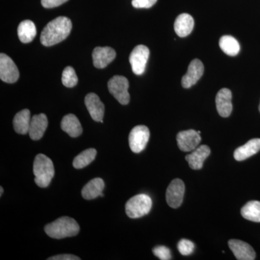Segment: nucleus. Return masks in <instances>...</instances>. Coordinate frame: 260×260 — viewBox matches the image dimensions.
<instances>
[{
  "label": "nucleus",
  "instance_id": "nucleus-1",
  "mask_svg": "<svg viewBox=\"0 0 260 260\" xmlns=\"http://www.w3.org/2000/svg\"><path fill=\"white\" fill-rule=\"evenodd\" d=\"M73 28L70 19L67 17H58L51 20L43 29L40 41L45 47H51L64 41L70 35Z\"/></svg>",
  "mask_w": 260,
  "mask_h": 260
},
{
  "label": "nucleus",
  "instance_id": "nucleus-2",
  "mask_svg": "<svg viewBox=\"0 0 260 260\" xmlns=\"http://www.w3.org/2000/svg\"><path fill=\"white\" fill-rule=\"evenodd\" d=\"M46 234L55 239L75 237L80 232V226L76 220L70 217L63 216L56 219L44 228Z\"/></svg>",
  "mask_w": 260,
  "mask_h": 260
},
{
  "label": "nucleus",
  "instance_id": "nucleus-3",
  "mask_svg": "<svg viewBox=\"0 0 260 260\" xmlns=\"http://www.w3.org/2000/svg\"><path fill=\"white\" fill-rule=\"evenodd\" d=\"M54 173L52 160L44 154H38L34 162V174L37 185L41 188L47 187L54 177Z\"/></svg>",
  "mask_w": 260,
  "mask_h": 260
},
{
  "label": "nucleus",
  "instance_id": "nucleus-4",
  "mask_svg": "<svg viewBox=\"0 0 260 260\" xmlns=\"http://www.w3.org/2000/svg\"><path fill=\"white\" fill-rule=\"evenodd\" d=\"M151 198L148 195L140 194L135 195L126 202L125 210L130 218H139L150 213L151 210Z\"/></svg>",
  "mask_w": 260,
  "mask_h": 260
},
{
  "label": "nucleus",
  "instance_id": "nucleus-5",
  "mask_svg": "<svg viewBox=\"0 0 260 260\" xmlns=\"http://www.w3.org/2000/svg\"><path fill=\"white\" fill-rule=\"evenodd\" d=\"M108 88L113 96L122 105L129 104L130 95L129 89V81L125 77L120 75H115L109 80L108 83Z\"/></svg>",
  "mask_w": 260,
  "mask_h": 260
},
{
  "label": "nucleus",
  "instance_id": "nucleus-6",
  "mask_svg": "<svg viewBox=\"0 0 260 260\" xmlns=\"http://www.w3.org/2000/svg\"><path fill=\"white\" fill-rule=\"evenodd\" d=\"M150 138V131L146 126H135L129 135V144L132 151L140 153L143 151L148 144Z\"/></svg>",
  "mask_w": 260,
  "mask_h": 260
},
{
  "label": "nucleus",
  "instance_id": "nucleus-7",
  "mask_svg": "<svg viewBox=\"0 0 260 260\" xmlns=\"http://www.w3.org/2000/svg\"><path fill=\"white\" fill-rule=\"evenodd\" d=\"M149 55L150 51L144 45L137 46L132 51L129 55V63L135 75H141L144 73Z\"/></svg>",
  "mask_w": 260,
  "mask_h": 260
},
{
  "label": "nucleus",
  "instance_id": "nucleus-8",
  "mask_svg": "<svg viewBox=\"0 0 260 260\" xmlns=\"http://www.w3.org/2000/svg\"><path fill=\"white\" fill-rule=\"evenodd\" d=\"M20 73L13 59L2 53L0 54V78L7 83H14L18 80Z\"/></svg>",
  "mask_w": 260,
  "mask_h": 260
},
{
  "label": "nucleus",
  "instance_id": "nucleus-9",
  "mask_svg": "<svg viewBox=\"0 0 260 260\" xmlns=\"http://www.w3.org/2000/svg\"><path fill=\"white\" fill-rule=\"evenodd\" d=\"M185 186L181 179H176L170 183L167 190L168 205L172 208H178L183 203Z\"/></svg>",
  "mask_w": 260,
  "mask_h": 260
},
{
  "label": "nucleus",
  "instance_id": "nucleus-10",
  "mask_svg": "<svg viewBox=\"0 0 260 260\" xmlns=\"http://www.w3.org/2000/svg\"><path fill=\"white\" fill-rule=\"evenodd\" d=\"M177 140L181 151L190 152L198 148L201 142V137L196 130H185L178 133Z\"/></svg>",
  "mask_w": 260,
  "mask_h": 260
},
{
  "label": "nucleus",
  "instance_id": "nucleus-11",
  "mask_svg": "<svg viewBox=\"0 0 260 260\" xmlns=\"http://www.w3.org/2000/svg\"><path fill=\"white\" fill-rule=\"evenodd\" d=\"M204 65L198 59H193L188 67L187 73L181 79L183 88H189L198 83L204 73Z\"/></svg>",
  "mask_w": 260,
  "mask_h": 260
},
{
  "label": "nucleus",
  "instance_id": "nucleus-12",
  "mask_svg": "<svg viewBox=\"0 0 260 260\" xmlns=\"http://www.w3.org/2000/svg\"><path fill=\"white\" fill-rule=\"evenodd\" d=\"M229 246L237 259L254 260L255 259V251L247 243L238 240V239H231L229 241Z\"/></svg>",
  "mask_w": 260,
  "mask_h": 260
},
{
  "label": "nucleus",
  "instance_id": "nucleus-13",
  "mask_svg": "<svg viewBox=\"0 0 260 260\" xmlns=\"http://www.w3.org/2000/svg\"><path fill=\"white\" fill-rule=\"evenodd\" d=\"M85 104L92 119L95 121L104 122L103 118L105 107L96 94L88 93L85 98Z\"/></svg>",
  "mask_w": 260,
  "mask_h": 260
},
{
  "label": "nucleus",
  "instance_id": "nucleus-14",
  "mask_svg": "<svg viewBox=\"0 0 260 260\" xmlns=\"http://www.w3.org/2000/svg\"><path fill=\"white\" fill-rule=\"evenodd\" d=\"M215 103L220 116L226 118L231 115L233 109L232 93L229 89H220L215 98Z\"/></svg>",
  "mask_w": 260,
  "mask_h": 260
},
{
  "label": "nucleus",
  "instance_id": "nucleus-15",
  "mask_svg": "<svg viewBox=\"0 0 260 260\" xmlns=\"http://www.w3.org/2000/svg\"><path fill=\"white\" fill-rule=\"evenodd\" d=\"M116 51L112 48L95 47L92 54L93 65L95 68L103 69L110 64L116 57Z\"/></svg>",
  "mask_w": 260,
  "mask_h": 260
},
{
  "label": "nucleus",
  "instance_id": "nucleus-16",
  "mask_svg": "<svg viewBox=\"0 0 260 260\" xmlns=\"http://www.w3.org/2000/svg\"><path fill=\"white\" fill-rule=\"evenodd\" d=\"M48 126L47 116L44 114L34 115L30 121L28 134L30 139L39 140L44 136Z\"/></svg>",
  "mask_w": 260,
  "mask_h": 260
},
{
  "label": "nucleus",
  "instance_id": "nucleus-17",
  "mask_svg": "<svg viewBox=\"0 0 260 260\" xmlns=\"http://www.w3.org/2000/svg\"><path fill=\"white\" fill-rule=\"evenodd\" d=\"M210 149L208 145H201L193 150L192 153L185 157L191 169L200 170L203 167V162L209 156Z\"/></svg>",
  "mask_w": 260,
  "mask_h": 260
},
{
  "label": "nucleus",
  "instance_id": "nucleus-18",
  "mask_svg": "<svg viewBox=\"0 0 260 260\" xmlns=\"http://www.w3.org/2000/svg\"><path fill=\"white\" fill-rule=\"evenodd\" d=\"M260 150V139L255 138L248 141L245 145L239 147L234 151V158L238 161H242L255 155Z\"/></svg>",
  "mask_w": 260,
  "mask_h": 260
},
{
  "label": "nucleus",
  "instance_id": "nucleus-19",
  "mask_svg": "<svg viewBox=\"0 0 260 260\" xmlns=\"http://www.w3.org/2000/svg\"><path fill=\"white\" fill-rule=\"evenodd\" d=\"M194 26V19L187 13H182L176 19L174 30L179 37H187L191 34Z\"/></svg>",
  "mask_w": 260,
  "mask_h": 260
},
{
  "label": "nucleus",
  "instance_id": "nucleus-20",
  "mask_svg": "<svg viewBox=\"0 0 260 260\" xmlns=\"http://www.w3.org/2000/svg\"><path fill=\"white\" fill-rule=\"evenodd\" d=\"M61 128L71 138H78L83 133V128L79 119L73 114H68L61 121Z\"/></svg>",
  "mask_w": 260,
  "mask_h": 260
},
{
  "label": "nucleus",
  "instance_id": "nucleus-21",
  "mask_svg": "<svg viewBox=\"0 0 260 260\" xmlns=\"http://www.w3.org/2000/svg\"><path fill=\"white\" fill-rule=\"evenodd\" d=\"M105 187L104 181L101 178H95L87 183L82 189V196L85 200H93L100 196Z\"/></svg>",
  "mask_w": 260,
  "mask_h": 260
},
{
  "label": "nucleus",
  "instance_id": "nucleus-22",
  "mask_svg": "<svg viewBox=\"0 0 260 260\" xmlns=\"http://www.w3.org/2000/svg\"><path fill=\"white\" fill-rule=\"evenodd\" d=\"M30 112L28 109H23L17 113L13 119V127L17 133L20 135H26L30 127Z\"/></svg>",
  "mask_w": 260,
  "mask_h": 260
},
{
  "label": "nucleus",
  "instance_id": "nucleus-23",
  "mask_svg": "<svg viewBox=\"0 0 260 260\" xmlns=\"http://www.w3.org/2000/svg\"><path fill=\"white\" fill-rule=\"evenodd\" d=\"M37 28L31 20H25L19 24L18 35L20 42L28 44L34 40L37 36Z\"/></svg>",
  "mask_w": 260,
  "mask_h": 260
},
{
  "label": "nucleus",
  "instance_id": "nucleus-24",
  "mask_svg": "<svg viewBox=\"0 0 260 260\" xmlns=\"http://www.w3.org/2000/svg\"><path fill=\"white\" fill-rule=\"evenodd\" d=\"M219 46L220 49L227 55L237 56L240 51V45L235 38L232 36H223L219 41Z\"/></svg>",
  "mask_w": 260,
  "mask_h": 260
},
{
  "label": "nucleus",
  "instance_id": "nucleus-25",
  "mask_svg": "<svg viewBox=\"0 0 260 260\" xmlns=\"http://www.w3.org/2000/svg\"><path fill=\"white\" fill-rule=\"evenodd\" d=\"M241 213L246 220L260 223V202L254 200L246 203L242 208Z\"/></svg>",
  "mask_w": 260,
  "mask_h": 260
},
{
  "label": "nucleus",
  "instance_id": "nucleus-26",
  "mask_svg": "<svg viewBox=\"0 0 260 260\" xmlns=\"http://www.w3.org/2000/svg\"><path fill=\"white\" fill-rule=\"evenodd\" d=\"M96 155L97 151L95 149H87L75 157L73 160V167L77 169H83L95 160Z\"/></svg>",
  "mask_w": 260,
  "mask_h": 260
},
{
  "label": "nucleus",
  "instance_id": "nucleus-27",
  "mask_svg": "<svg viewBox=\"0 0 260 260\" xmlns=\"http://www.w3.org/2000/svg\"><path fill=\"white\" fill-rule=\"evenodd\" d=\"M61 81L63 85L67 88H73L78 83V78L77 76L74 68L72 67H67L62 73Z\"/></svg>",
  "mask_w": 260,
  "mask_h": 260
},
{
  "label": "nucleus",
  "instance_id": "nucleus-28",
  "mask_svg": "<svg viewBox=\"0 0 260 260\" xmlns=\"http://www.w3.org/2000/svg\"><path fill=\"white\" fill-rule=\"evenodd\" d=\"M178 250L184 256H189L192 254L194 250V244L188 239H181L178 243Z\"/></svg>",
  "mask_w": 260,
  "mask_h": 260
},
{
  "label": "nucleus",
  "instance_id": "nucleus-29",
  "mask_svg": "<svg viewBox=\"0 0 260 260\" xmlns=\"http://www.w3.org/2000/svg\"><path fill=\"white\" fill-rule=\"evenodd\" d=\"M154 255L161 260L172 259L170 249L165 246H155L153 249Z\"/></svg>",
  "mask_w": 260,
  "mask_h": 260
},
{
  "label": "nucleus",
  "instance_id": "nucleus-30",
  "mask_svg": "<svg viewBox=\"0 0 260 260\" xmlns=\"http://www.w3.org/2000/svg\"><path fill=\"white\" fill-rule=\"evenodd\" d=\"M157 0H133L132 5L135 8H150L156 3Z\"/></svg>",
  "mask_w": 260,
  "mask_h": 260
},
{
  "label": "nucleus",
  "instance_id": "nucleus-31",
  "mask_svg": "<svg viewBox=\"0 0 260 260\" xmlns=\"http://www.w3.org/2000/svg\"><path fill=\"white\" fill-rule=\"evenodd\" d=\"M68 0H42V5L45 8H54L60 6Z\"/></svg>",
  "mask_w": 260,
  "mask_h": 260
},
{
  "label": "nucleus",
  "instance_id": "nucleus-32",
  "mask_svg": "<svg viewBox=\"0 0 260 260\" xmlns=\"http://www.w3.org/2000/svg\"><path fill=\"white\" fill-rule=\"evenodd\" d=\"M48 260H80L78 256L73 255V254H59L51 256L47 259Z\"/></svg>",
  "mask_w": 260,
  "mask_h": 260
},
{
  "label": "nucleus",
  "instance_id": "nucleus-33",
  "mask_svg": "<svg viewBox=\"0 0 260 260\" xmlns=\"http://www.w3.org/2000/svg\"><path fill=\"white\" fill-rule=\"evenodd\" d=\"M0 190H1V192H0V196H2V195H3V191H4V190H3V186H1V187H0Z\"/></svg>",
  "mask_w": 260,
  "mask_h": 260
},
{
  "label": "nucleus",
  "instance_id": "nucleus-34",
  "mask_svg": "<svg viewBox=\"0 0 260 260\" xmlns=\"http://www.w3.org/2000/svg\"><path fill=\"white\" fill-rule=\"evenodd\" d=\"M259 112H260V104H259Z\"/></svg>",
  "mask_w": 260,
  "mask_h": 260
}]
</instances>
